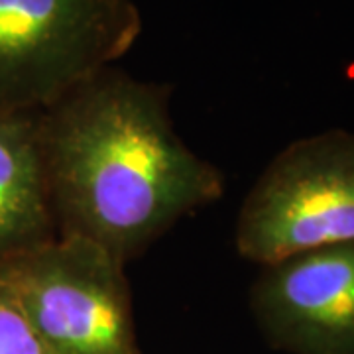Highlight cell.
Segmentation results:
<instances>
[{"label":"cell","instance_id":"cell-3","mask_svg":"<svg viewBox=\"0 0 354 354\" xmlns=\"http://www.w3.org/2000/svg\"><path fill=\"white\" fill-rule=\"evenodd\" d=\"M140 34L134 0H0V111L48 109Z\"/></svg>","mask_w":354,"mask_h":354},{"label":"cell","instance_id":"cell-1","mask_svg":"<svg viewBox=\"0 0 354 354\" xmlns=\"http://www.w3.org/2000/svg\"><path fill=\"white\" fill-rule=\"evenodd\" d=\"M39 134L57 234L124 264L225 193L221 169L176 132L169 88L114 65L39 111Z\"/></svg>","mask_w":354,"mask_h":354},{"label":"cell","instance_id":"cell-7","mask_svg":"<svg viewBox=\"0 0 354 354\" xmlns=\"http://www.w3.org/2000/svg\"><path fill=\"white\" fill-rule=\"evenodd\" d=\"M0 354H48L18 305L0 288Z\"/></svg>","mask_w":354,"mask_h":354},{"label":"cell","instance_id":"cell-6","mask_svg":"<svg viewBox=\"0 0 354 354\" xmlns=\"http://www.w3.org/2000/svg\"><path fill=\"white\" fill-rule=\"evenodd\" d=\"M55 236L39 111H0V262Z\"/></svg>","mask_w":354,"mask_h":354},{"label":"cell","instance_id":"cell-5","mask_svg":"<svg viewBox=\"0 0 354 354\" xmlns=\"http://www.w3.org/2000/svg\"><path fill=\"white\" fill-rule=\"evenodd\" d=\"M258 327L291 354H354V242L262 266L250 291Z\"/></svg>","mask_w":354,"mask_h":354},{"label":"cell","instance_id":"cell-2","mask_svg":"<svg viewBox=\"0 0 354 354\" xmlns=\"http://www.w3.org/2000/svg\"><path fill=\"white\" fill-rule=\"evenodd\" d=\"M127 264L77 236L0 262L10 295L48 354H140Z\"/></svg>","mask_w":354,"mask_h":354},{"label":"cell","instance_id":"cell-4","mask_svg":"<svg viewBox=\"0 0 354 354\" xmlns=\"http://www.w3.org/2000/svg\"><path fill=\"white\" fill-rule=\"evenodd\" d=\"M236 250L258 266L354 242V134L327 130L286 146L242 203Z\"/></svg>","mask_w":354,"mask_h":354}]
</instances>
